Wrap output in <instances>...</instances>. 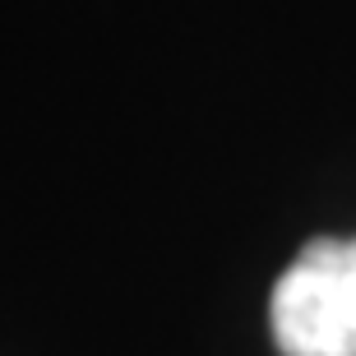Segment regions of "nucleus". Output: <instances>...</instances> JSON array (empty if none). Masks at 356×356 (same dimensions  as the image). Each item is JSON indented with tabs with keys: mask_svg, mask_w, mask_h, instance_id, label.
Segmentation results:
<instances>
[{
	"mask_svg": "<svg viewBox=\"0 0 356 356\" xmlns=\"http://www.w3.org/2000/svg\"><path fill=\"white\" fill-rule=\"evenodd\" d=\"M268 324L282 356H356V236L310 241L277 277Z\"/></svg>",
	"mask_w": 356,
	"mask_h": 356,
	"instance_id": "1",
	"label": "nucleus"
}]
</instances>
